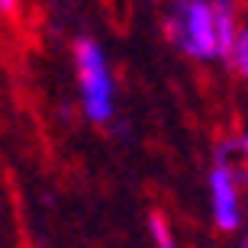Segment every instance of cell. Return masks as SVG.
<instances>
[{
    "label": "cell",
    "mask_w": 248,
    "mask_h": 248,
    "mask_svg": "<svg viewBox=\"0 0 248 248\" xmlns=\"http://www.w3.org/2000/svg\"><path fill=\"white\" fill-rule=\"evenodd\" d=\"M165 29L187 58L222 62L219 7L213 0H171L165 10Z\"/></svg>",
    "instance_id": "cell-1"
},
{
    "label": "cell",
    "mask_w": 248,
    "mask_h": 248,
    "mask_svg": "<svg viewBox=\"0 0 248 248\" xmlns=\"http://www.w3.org/2000/svg\"><path fill=\"white\" fill-rule=\"evenodd\" d=\"M74 78L81 110L93 126H107L116 116V81H113L110 58L97 39L74 42Z\"/></svg>",
    "instance_id": "cell-2"
},
{
    "label": "cell",
    "mask_w": 248,
    "mask_h": 248,
    "mask_svg": "<svg viewBox=\"0 0 248 248\" xmlns=\"http://www.w3.org/2000/svg\"><path fill=\"white\" fill-rule=\"evenodd\" d=\"M206 197H210V222L219 235L245 232V174L232 158L216 155L206 174Z\"/></svg>",
    "instance_id": "cell-3"
},
{
    "label": "cell",
    "mask_w": 248,
    "mask_h": 248,
    "mask_svg": "<svg viewBox=\"0 0 248 248\" xmlns=\"http://www.w3.org/2000/svg\"><path fill=\"white\" fill-rule=\"evenodd\" d=\"M226 64L248 84V23H242L239 32H235V42H232V48H229Z\"/></svg>",
    "instance_id": "cell-4"
},
{
    "label": "cell",
    "mask_w": 248,
    "mask_h": 248,
    "mask_svg": "<svg viewBox=\"0 0 248 248\" xmlns=\"http://www.w3.org/2000/svg\"><path fill=\"white\" fill-rule=\"evenodd\" d=\"M148 232H152V245L155 248H177L174 232H171V226L165 222V216H152V219H148Z\"/></svg>",
    "instance_id": "cell-5"
},
{
    "label": "cell",
    "mask_w": 248,
    "mask_h": 248,
    "mask_svg": "<svg viewBox=\"0 0 248 248\" xmlns=\"http://www.w3.org/2000/svg\"><path fill=\"white\" fill-rule=\"evenodd\" d=\"M219 155H226V158H239V161H245V171L242 174L248 177V132H242V136H235L229 142V145L222 148Z\"/></svg>",
    "instance_id": "cell-6"
},
{
    "label": "cell",
    "mask_w": 248,
    "mask_h": 248,
    "mask_svg": "<svg viewBox=\"0 0 248 248\" xmlns=\"http://www.w3.org/2000/svg\"><path fill=\"white\" fill-rule=\"evenodd\" d=\"M219 10H232V13H239V0H213Z\"/></svg>",
    "instance_id": "cell-7"
},
{
    "label": "cell",
    "mask_w": 248,
    "mask_h": 248,
    "mask_svg": "<svg viewBox=\"0 0 248 248\" xmlns=\"http://www.w3.org/2000/svg\"><path fill=\"white\" fill-rule=\"evenodd\" d=\"M0 10H3V13H13V10H16V0H0Z\"/></svg>",
    "instance_id": "cell-8"
},
{
    "label": "cell",
    "mask_w": 248,
    "mask_h": 248,
    "mask_svg": "<svg viewBox=\"0 0 248 248\" xmlns=\"http://www.w3.org/2000/svg\"><path fill=\"white\" fill-rule=\"evenodd\" d=\"M242 245H245V248H248V232H245V235H242Z\"/></svg>",
    "instance_id": "cell-9"
},
{
    "label": "cell",
    "mask_w": 248,
    "mask_h": 248,
    "mask_svg": "<svg viewBox=\"0 0 248 248\" xmlns=\"http://www.w3.org/2000/svg\"><path fill=\"white\" fill-rule=\"evenodd\" d=\"M0 210H3V190H0Z\"/></svg>",
    "instance_id": "cell-10"
},
{
    "label": "cell",
    "mask_w": 248,
    "mask_h": 248,
    "mask_svg": "<svg viewBox=\"0 0 248 248\" xmlns=\"http://www.w3.org/2000/svg\"><path fill=\"white\" fill-rule=\"evenodd\" d=\"M235 248H245V245H242V242H239V245H235Z\"/></svg>",
    "instance_id": "cell-11"
}]
</instances>
